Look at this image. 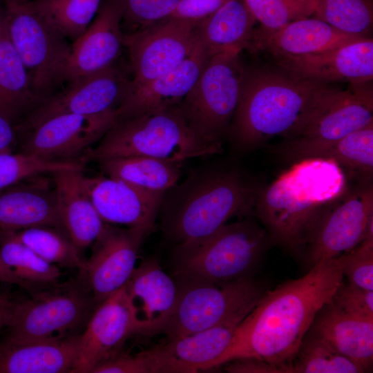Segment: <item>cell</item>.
Returning a JSON list of instances; mask_svg holds the SVG:
<instances>
[{
    "mask_svg": "<svg viewBox=\"0 0 373 373\" xmlns=\"http://www.w3.org/2000/svg\"><path fill=\"white\" fill-rule=\"evenodd\" d=\"M344 256L312 265L303 276L265 292L237 326L226 350L207 367L255 359L291 373V365L319 311L343 281Z\"/></svg>",
    "mask_w": 373,
    "mask_h": 373,
    "instance_id": "obj_1",
    "label": "cell"
},
{
    "mask_svg": "<svg viewBox=\"0 0 373 373\" xmlns=\"http://www.w3.org/2000/svg\"><path fill=\"white\" fill-rule=\"evenodd\" d=\"M334 89L280 67L245 69L227 137L240 151L254 149L276 136L294 138Z\"/></svg>",
    "mask_w": 373,
    "mask_h": 373,
    "instance_id": "obj_2",
    "label": "cell"
},
{
    "mask_svg": "<svg viewBox=\"0 0 373 373\" xmlns=\"http://www.w3.org/2000/svg\"><path fill=\"white\" fill-rule=\"evenodd\" d=\"M335 162L305 159L293 163L266 187H260L254 216L270 240L292 251L306 247L325 207L347 187Z\"/></svg>",
    "mask_w": 373,
    "mask_h": 373,
    "instance_id": "obj_3",
    "label": "cell"
},
{
    "mask_svg": "<svg viewBox=\"0 0 373 373\" xmlns=\"http://www.w3.org/2000/svg\"><path fill=\"white\" fill-rule=\"evenodd\" d=\"M260 186L235 169L203 168L166 191L160 211L178 245L210 236L231 218L254 215Z\"/></svg>",
    "mask_w": 373,
    "mask_h": 373,
    "instance_id": "obj_4",
    "label": "cell"
},
{
    "mask_svg": "<svg viewBox=\"0 0 373 373\" xmlns=\"http://www.w3.org/2000/svg\"><path fill=\"white\" fill-rule=\"evenodd\" d=\"M222 151L204 144L194 135L178 105L115 121L88 151L84 160L149 156L182 163Z\"/></svg>",
    "mask_w": 373,
    "mask_h": 373,
    "instance_id": "obj_5",
    "label": "cell"
},
{
    "mask_svg": "<svg viewBox=\"0 0 373 373\" xmlns=\"http://www.w3.org/2000/svg\"><path fill=\"white\" fill-rule=\"evenodd\" d=\"M270 241L265 229L242 218L205 238L178 245L176 273L182 280L216 283L246 279Z\"/></svg>",
    "mask_w": 373,
    "mask_h": 373,
    "instance_id": "obj_6",
    "label": "cell"
},
{
    "mask_svg": "<svg viewBox=\"0 0 373 373\" xmlns=\"http://www.w3.org/2000/svg\"><path fill=\"white\" fill-rule=\"evenodd\" d=\"M245 70L239 53L209 57L180 103L189 128L204 144L222 150L238 104Z\"/></svg>",
    "mask_w": 373,
    "mask_h": 373,
    "instance_id": "obj_7",
    "label": "cell"
},
{
    "mask_svg": "<svg viewBox=\"0 0 373 373\" xmlns=\"http://www.w3.org/2000/svg\"><path fill=\"white\" fill-rule=\"evenodd\" d=\"M173 312L162 332L173 339L236 319L242 320L264 294L246 278L226 283L183 280Z\"/></svg>",
    "mask_w": 373,
    "mask_h": 373,
    "instance_id": "obj_8",
    "label": "cell"
},
{
    "mask_svg": "<svg viewBox=\"0 0 373 373\" xmlns=\"http://www.w3.org/2000/svg\"><path fill=\"white\" fill-rule=\"evenodd\" d=\"M6 4L9 39L28 73L35 92L44 100L64 82L71 44L47 24L26 0Z\"/></svg>",
    "mask_w": 373,
    "mask_h": 373,
    "instance_id": "obj_9",
    "label": "cell"
},
{
    "mask_svg": "<svg viewBox=\"0 0 373 373\" xmlns=\"http://www.w3.org/2000/svg\"><path fill=\"white\" fill-rule=\"evenodd\" d=\"M80 274L82 277L73 282L37 291L30 298L15 303L6 325L8 337L19 340L62 337L86 326L97 305Z\"/></svg>",
    "mask_w": 373,
    "mask_h": 373,
    "instance_id": "obj_10",
    "label": "cell"
},
{
    "mask_svg": "<svg viewBox=\"0 0 373 373\" xmlns=\"http://www.w3.org/2000/svg\"><path fill=\"white\" fill-rule=\"evenodd\" d=\"M373 236L372 180L347 187L324 209L308 242L307 257L313 265L352 250Z\"/></svg>",
    "mask_w": 373,
    "mask_h": 373,
    "instance_id": "obj_11",
    "label": "cell"
},
{
    "mask_svg": "<svg viewBox=\"0 0 373 373\" xmlns=\"http://www.w3.org/2000/svg\"><path fill=\"white\" fill-rule=\"evenodd\" d=\"M116 119V111L54 116L19 135V152L48 161L85 163L86 154Z\"/></svg>",
    "mask_w": 373,
    "mask_h": 373,
    "instance_id": "obj_12",
    "label": "cell"
},
{
    "mask_svg": "<svg viewBox=\"0 0 373 373\" xmlns=\"http://www.w3.org/2000/svg\"><path fill=\"white\" fill-rule=\"evenodd\" d=\"M198 21L169 17L142 31L124 33L129 53L131 85L155 79L176 68L193 51Z\"/></svg>",
    "mask_w": 373,
    "mask_h": 373,
    "instance_id": "obj_13",
    "label": "cell"
},
{
    "mask_svg": "<svg viewBox=\"0 0 373 373\" xmlns=\"http://www.w3.org/2000/svg\"><path fill=\"white\" fill-rule=\"evenodd\" d=\"M131 80L115 64L68 84L17 124L18 135L42 122L63 114L96 115L117 111Z\"/></svg>",
    "mask_w": 373,
    "mask_h": 373,
    "instance_id": "obj_14",
    "label": "cell"
},
{
    "mask_svg": "<svg viewBox=\"0 0 373 373\" xmlns=\"http://www.w3.org/2000/svg\"><path fill=\"white\" fill-rule=\"evenodd\" d=\"M139 334L125 285L97 305L80 334L79 349L70 373H91L102 362L119 352Z\"/></svg>",
    "mask_w": 373,
    "mask_h": 373,
    "instance_id": "obj_15",
    "label": "cell"
},
{
    "mask_svg": "<svg viewBox=\"0 0 373 373\" xmlns=\"http://www.w3.org/2000/svg\"><path fill=\"white\" fill-rule=\"evenodd\" d=\"M149 233L138 228L117 227L106 223L94 243L90 258L80 271L96 305L124 287L135 268L140 245Z\"/></svg>",
    "mask_w": 373,
    "mask_h": 373,
    "instance_id": "obj_16",
    "label": "cell"
},
{
    "mask_svg": "<svg viewBox=\"0 0 373 373\" xmlns=\"http://www.w3.org/2000/svg\"><path fill=\"white\" fill-rule=\"evenodd\" d=\"M84 183L97 211L105 223L151 231L166 192L135 186L100 175H84Z\"/></svg>",
    "mask_w": 373,
    "mask_h": 373,
    "instance_id": "obj_17",
    "label": "cell"
},
{
    "mask_svg": "<svg viewBox=\"0 0 373 373\" xmlns=\"http://www.w3.org/2000/svg\"><path fill=\"white\" fill-rule=\"evenodd\" d=\"M373 123V90L370 82L335 89L300 133L289 140L298 144L337 140Z\"/></svg>",
    "mask_w": 373,
    "mask_h": 373,
    "instance_id": "obj_18",
    "label": "cell"
},
{
    "mask_svg": "<svg viewBox=\"0 0 373 373\" xmlns=\"http://www.w3.org/2000/svg\"><path fill=\"white\" fill-rule=\"evenodd\" d=\"M278 67L307 80L358 84L373 79V39L365 38L333 49L279 58Z\"/></svg>",
    "mask_w": 373,
    "mask_h": 373,
    "instance_id": "obj_19",
    "label": "cell"
},
{
    "mask_svg": "<svg viewBox=\"0 0 373 373\" xmlns=\"http://www.w3.org/2000/svg\"><path fill=\"white\" fill-rule=\"evenodd\" d=\"M242 320H231L188 336L170 339L140 353L146 360L149 373L204 371L228 347L235 329Z\"/></svg>",
    "mask_w": 373,
    "mask_h": 373,
    "instance_id": "obj_20",
    "label": "cell"
},
{
    "mask_svg": "<svg viewBox=\"0 0 373 373\" xmlns=\"http://www.w3.org/2000/svg\"><path fill=\"white\" fill-rule=\"evenodd\" d=\"M121 19L117 0L101 5L85 32L71 44L64 82H73L115 64L124 47Z\"/></svg>",
    "mask_w": 373,
    "mask_h": 373,
    "instance_id": "obj_21",
    "label": "cell"
},
{
    "mask_svg": "<svg viewBox=\"0 0 373 373\" xmlns=\"http://www.w3.org/2000/svg\"><path fill=\"white\" fill-rule=\"evenodd\" d=\"M196 37L195 47L180 65L147 82L131 85L117 109V120L178 106L193 87L209 58Z\"/></svg>",
    "mask_w": 373,
    "mask_h": 373,
    "instance_id": "obj_22",
    "label": "cell"
},
{
    "mask_svg": "<svg viewBox=\"0 0 373 373\" xmlns=\"http://www.w3.org/2000/svg\"><path fill=\"white\" fill-rule=\"evenodd\" d=\"M125 287L139 334L162 332L175 308L178 287L157 260L143 261Z\"/></svg>",
    "mask_w": 373,
    "mask_h": 373,
    "instance_id": "obj_23",
    "label": "cell"
},
{
    "mask_svg": "<svg viewBox=\"0 0 373 373\" xmlns=\"http://www.w3.org/2000/svg\"><path fill=\"white\" fill-rule=\"evenodd\" d=\"M44 175L0 189V232H17L40 226L64 231L53 181L51 184Z\"/></svg>",
    "mask_w": 373,
    "mask_h": 373,
    "instance_id": "obj_24",
    "label": "cell"
},
{
    "mask_svg": "<svg viewBox=\"0 0 373 373\" xmlns=\"http://www.w3.org/2000/svg\"><path fill=\"white\" fill-rule=\"evenodd\" d=\"M365 38L340 32L314 17L290 22L276 29L255 28L248 48L279 58L317 53Z\"/></svg>",
    "mask_w": 373,
    "mask_h": 373,
    "instance_id": "obj_25",
    "label": "cell"
},
{
    "mask_svg": "<svg viewBox=\"0 0 373 373\" xmlns=\"http://www.w3.org/2000/svg\"><path fill=\"white\" fill-rule=\"evenodd\" d=\"M80 334L36 339L7 337L0 343V373H70Z\"/></svg>",
    "mask_w": 373,
    "mask_h": 373,
    "instance_id": "obj_26",
    "label": "cell"
},
{
    "mask_svg": "<svg viewBox=\"0 0 373 373\" xmlns=\"http://www.w3.org/2000/svg\"><path fill=\"white\" fill-rule=\"evenodd\" d=\"M82 170H65L52 174L64 229L80 252L95 243L106 224L87 193Z\"/></svg>",
    "mask_w": 373,
    "mask_h": 373,
    "instance_id": "obj_27",
    "label": "cell"
},
{
    "mask_svg": "<svg viewBox=\"0 0 373 373\" xmlns=\"http://www.w3.org/2000/svg\"><path fill=\"white\" fill-rule=\"evenodd\" d=\"M276 151L291 163L312 158L332 160L345 172L359 176L361 180H370L373 173V123L330 142L298 144L285 140Z\"/></svg>",
    "mask_w": 373,
    "mask_h": 373,
    "instance_id": "obj_28",
    "label": "cell"
},
{
    "mask_svg": "<svg viewBox=\"0 0 373 373\" xmlns=\"http://www.w3.org/2000/svg\"><path fill=\"white\" fill-rule=\"evenodd\" d=\"M312 332L360 367L370 370L373 361V318L345 314L331 301L316 315Z\"/></svg>",
    "mask_w": 373,
    "mask_h": 373,
    "instance_id": "obj_29",
    "label": "cell"
},
{
    "mask_svg": "<svg viewBox=\"0 0 373 373\" xmlns=\"http://www.w3.org/2000/svg\"><path fill=\"white\" fill-rule=\"evenodd\" d=\"M256 21L245 0H231L198 21L195 35L209 57L248 48Z\"/></svg>",
    "mask_w": 373,
    "mask_h": 373,
    "instance_id": "obj_30",
    "label": "cell"
},
{
    "mask_svg": "<svg viewBox=\"0 0 373 373\" xmlns=\"http://www.w3.org/2000/svg\"><path fill=\"white\" fill-rule=\"evenodd\" d=\"M43 102L33 90L5 26L0 33V111L17 124L19 118L27 116Z\"/></svg>",
    "mask_w": 373,
    "mask_h": 373,
    "instance_id": "obj_31",
    "label": "cell"
},
{
    "mask_svg": "<svg viewBox=\"0 0 373 373\" xmlns=\"http://www.w3.org/2000/svg\"><path fill=\"white\" fill-rule=\"evenodd\" d=\"M98 163L104 175L155 191H167L181 175L182 163L149 156L113 157Z\"/></svg>",
    "mask_w": 373,
    "mask_h": 373,
    "instance_id": "obj_32",
    "label": "cell"
},
{
    "mask_svg": "<svg viewBox=\"0 0 373 373\" xmlns=\"http://www.w3.org/2000/svg\"><path fill=\"white\" fill-rule=\"evenodd\" d=\"M0 257L18 278L35 290L37 287L58 285L62 275L59 267L37 254L19 240L14 232H0Z\"/></svg>",
    "mask_w": 373,
    "mask_h": 373,
    "instance_id": "obj_33",
    "label": "cell"
},
{
    "mask_svg": "<svg viewBox=\"0 0 373 373\" xmlns=\"http://www.w3.org/2000/svg\"><path fill=\"white\" fill-rule=\"evenodd\" d=\"M102 0H32L30 8L50 27L73 42L95 17Z\"/></svg>",
    "mask_w": 373,
    "mask_h": 373,
    "instance_id": "obj_34",
    "label": "cell"
},
{
    "mask_svg": "<svg viewBox=\"0 0 373 373\" xmlns=\"http://www.w3.org/2000/svg\"><path fill=\"white\" fill-rule=\"evenodd\" d=\"M16 238L47 262L82 271L86 260L67 233L52 227H35L14 232Z\"/></svg>",
    "mask_w": 373,
    "mask_h": 373,
    "instance_id": "obj_35",
    "label": "cell"
},
{
    "mask_svg": "<svg viewBox=\"0 0 373 373\" xmlns=\"http://www.w3.org/2000/svg\"><path fill=\"white\" fill-rule=\"evenodd\" d=\"M313 15L343 33L372 37V0H315Z\"/></svg>",
    "mask_w": 373,
    "mask_h": 373,
    "instance_id": "obj_36",
    "label": "cell"
},
{
    "mask_svg": "<svg viewBox=\"0 0 373 373\" xmlns=\"http://www.w3.org/2000/svg\"><path fill=\"white\" fill-rule=\"evenodd\" d=\"M305 337L291 373H361L363 369L340 354L327 341L311 333Z\"/></svg>",
    "mask_w": 373,
    "mask_h": 373,
    "instance_id": "obj_37",
    "label": "cell"
},
{
    "mask_svg": "<svg viewBox=\"0 0 373 373\" xmlns=\"http://www.w3.org/2000/svg\"><path fill=\"white\" fill-rule=\"evenodd\" d=\"M82 162L42 160L21 152L0 154V189L35 176L52 175L72 169H83Z\"/></svg>",
    "mask_w": 373,
    "mask_h": 373,
    "instance_id": "obj_38",
    "label": "cell"
},
{
    "mask_svg": "<svg viewBox=\"0 0 373 373\" xmlns=\"http://www.w3.org/2000/svg\"><path fill=\"white\" fill-rule=\"evenodd\" d=\"M245 2L260 23L258 27L268 30L310 17L315 7V0H245Z\"/></svg>",
    "mask_w": 373,
    "mask_h": 373,
    "instance_id": "obj_39",
    "label": "cell"
},
{
    "mask_svg": "<svg viewBox=\"0 0 373 373\" xmlns=\"http://www.w3.org/2000/svg\"><path fill=\"white\" fill-rule=\"evenodd\" d=\"M180 0H117L124 34L142 31L169 18Z\"/></svg>",
    "mask_w": 373,
    "mask_h": 373,
    "instance_id": "obj_40",
    "label": "cell"
},
{
    "mask_svg": "<svg viewBox=\"0 0 373 373\" xmlns=\"http://www.w3.org/2000/svg\"><path fill=\"white\" fill-rule=\"evenodd\" d=\"M343 274L348 283L373 290V236L365 238L350 251L343 254Z\"/></svg>",
    "mask_w": 373,
    "mask_h": 373,
    "instance_id": "obj_41",
    "label": "cell"
},
{
    "mask_svg": "<svg viewBox=\"0 0 373 373\" xmlns=\"http://www.w3.org/2000/svg\"><path fill=\"white\" fill-rule=\"evenodd\" d=\"M331 303L349 315L373 318V290L343 281L335 291Z\"/></svg>",
    "mask_w": 373,
    "mask_h": 373,
    "instance_id": "obj_42",
    "label": "cell"
},
{
    "mask_svg": "<svg viewBox=\"0 0 373 373\" xmlns=\"http://www.w3.org/2000/svg\"><path fill=\"white\" fill-rule=\"evenodd\" d=\"M91 373H149L141 353L135 355L119 352L97 365Z\"/></svg>",
    "mask_w": 373,
    "mask_h": 373,
    "instance_id": "obj_43",
    "label": "cell"
},
{
    "mask_svg": "<svg viewBox=\"0 0 373 373\" xmlns=\"http://www.w3.org/2000/svg\"><path fill=\"white\" fill-rule=\"evenodd\" d=\"M231 0H180L169 17L199 21Z\"/></svg>",
    "mask_w": 373,
    "mask_h": 373,
    "instance_id": "obj_44",
    "label": "cell"
},
{
    "mask_svg": "<svg viewBox=\"0 0 373 373\" xmlns=\"http://www.w3.org/2000/svg\"><path fill=\"white\" fill-rule=\"evenodd\" d=\"M18 140L17 124L0 111V154L15 152Z\"/></svg>",
    "mask_w": 373,
    "mask_h": 373,
    "instance_id": "obj_45",
    "label": "cell"
},
{
    "mask_svg": "<svg viewBox=\"0 0 373 373\" xmlns=\"http://www.w3.org/2000/svg\"><path fill=\"white\" fill-rule=\"evenodd\" d=\"M225 365L224 370L231 373H279L276 367L255 359L236 360Z\"/></svg>",
    "mask_w": 373,
    "mask_h": 373,
    "instance_id": "obj_46",
    "label": "cell"
},
{
    "mask_svg": "<svg viewBox=\"0 0 373 373\" xmlns=\"http://www.w3.org/2000/svg\"><path fill=\"white\" fill-rule=\"evenodd\" d=\"M0 283H8L18 285L27 291L31 294L35 291L26 283L18 278L13 271H12L2 261L0 257Z\"/></svg>",
    "mask_w": 373,
    "mask_h": 373,
    "instance_id": "obj_47",
    "label": "cell"
},
{
    "mask_svg": "<svg viewBox=\"0 0 373 373\" xmlns=\"http://www.w3.org/2000/svg\"><path fill=\"white\" fill-rule=\"evenodd\" d=\"M14 303L7 296L0 294V321L6 322V325Z\"/></svg>",
    "mask_w": 373,
    "mask_h": 373,
    "instance_id": "obj_48",
    "label": "cell"
},
{
    "mask_svg": "<svg viewBox=\"0 0 373 373\" xmlns=\"http://www.w3.org/2000/svg\"><path fill=\"white\" fill-rule=\"evenodd\" d=\"M6 26V19L4 10L0 9V33Z\"/></svg>",
    "mask_w": 373,
    "mask_h": 373,
    "instance_id": "obj_49",
    "label": "cell"
},
{
    "mask_svg": "<svg viewBox=\"0 0 373 373\" xmlns=\"http://www.w3.org/2000/svg\"><path fill=\"white\" fill-rule=\"evenodd\" d=\"M6 326V323L4 321H0V329L3 327Z\"/></svg>",
    "mask_w": 373,
    "mask_h": 373,
    "instance_id": "obj_50",
    "label": "cell"
},
{
    "mask_svg": "<svg viewBox=\"0 0 373 373\" xmlns=\"http://www.w3.org/2000/svg\"><path fill=\"white\" fill-rule=\"evenodd\" d=\"M0 1H3L5 3H8V2H9V1H12V0H0Z\"/></svg>",
    "mask_w": 373,
    "mask_h": 373,
    "instance_id": "obj_51",
    "label": "cell"
}]
</instances>
